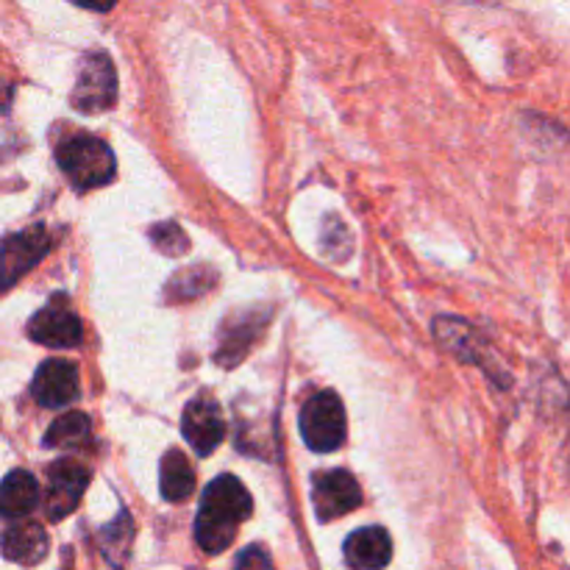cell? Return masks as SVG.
I'll list each match as a JSON object with an SVG mask.
<instances>
[{"mask_svg":"<svg viewBox=\"0 0 570 570\" xmlns=\"http://www.w3.org/2000/svg\"><path fill=\"white\" fill-rule=\"evenodd\" d=\"M254 499L237 476L226 473L209 482L200 495V510L195 518V540L206 554H220L237 538L239 527L250 518Z\"/></svg>","mask_w":570,"mask_h":570,"instance_id":"6da1fadb","label":"cell"},{"mask_svg":"<svg viewBox=\"0 0 570 570\" xmlns=\"http://www.w3.org/2000/svg\"><path fill=\"white\" fill-rule=\"evenodd\" d=\"M56 161H59L61 173H65L67 181L78 193L104 187L117 173V161L109 145L100 137L83 131H76L61 139L59 148H56Z\"/></svg>","mask_w":570,"mask_h":570,"instance_id":"7a4b0ae2","label":"cell"},{"mask_svg":"<svg viewBox=\"0 0 570 570\" xmlns=\"http://www.w3.org/2000/svg\"><path fill=\"white\" fill-rule=\"evenodd\" d=\"M298 429L304 443L317 454L337 451L348 434V417L345 406L334 390H321L304 404L298 417Z\"/></svg>","mask_w":570,"mask_h":570,"instance_id":"3957f363","label":"cell"},{"mask_svg":"<svg viewBox=\"0 0 570 570\" xmlns=\"http://www.w3.org/2000/svg\"><path fill=\"white\" fill-rule=\"evenodd\" d=\"M72 109L81 115H100L117 104V70L106 53H87L78 65L72 87Z\"/></svg>","mask_w":570,"mask_h":570,"instance_id":"277c9868","label":"cell"},{"mask_svg":"<svg viewBox=\"0 0 570 570\" xmlns=\"http://www.w3.org/2000/svg\"><path fill=\"white\" fill-rule=\"evenodd\" d=\"M434 334H438L440 345L449 348L456 360L471 362V365L482 367L493 382H499L501 387H507V371L495 360L493 348L479 337V332H473L465 321H456V317H438L434 321Z\"/></svg>","mask_w":570,"mask_h":570,"instance_id":"5b68a950","label":"cell"},{"mask_svg":"<svg viewBox=\"0 0 570 570\" xmlns=\"http://www.w3.org/2000/svg\"><path fill=\"white\" fill-rule=\"evenodd\" d=\"M28 337L45 348L67 351L81 343V321L65 295H56L28 321Z\"/></svg>","mask_w":570,"mask_h":570,"instance_id":"8992f818","label":"cell"},{"mask_svg":"<svg viewBox=\"0 0 570 570\" xmlns=\"http://www.w3.org/2000/svg\"><path fill=\"white\" fill-rule=\"evenodd\" d=\"M312 504L321 521H334L362 504L360 482L348 471H326L312 479Z\"/></svg>","mask_w":570,"mask_h":570,"instance_id":"52a82bcc","label":"cell"},{"mask_svg":"<svg viewBox=\"0 0 570 570\" xmlns=\"http://www.w3.org/2000/svg\"><path fill=\"white\" fill-rule=\"evenodd\" d=\"M181 432L184 440L195 449V454L200 456H209L212 451L223 443L226 423H223V412L212 395H195V399L184 406Z\"/></svg>","mask_w":570,"mask_h":570,"instance_id":"ba28073f","label":"cell"},{"mask_svg":"<svg viewBox=\"0 0 570 570\" xmlns=\"http://www.w3.org/2000/svg\"><path fill=\"white\" fill-rule=\"evenodd\" d=\"M89 479H92V473L76 460H56L48 468V499H45V510H48L50 521H61V518H67L76 510Z\"/></svg>","mask_w":570,"mask_h":570,"instance_id":"9c48e42d","label":"cell"},{"mask_svg":"<svg viewBox=\"0 0 570 570\" xmlns=\"http://www.w3.org/2000/svg\"><path fill=\"white\" fill-rule=\"evenodd\" d=\"M81 393L78 367L67 360H48L37 367L31 382V395L48 410L72 404Z\"/></svg>","mask_w":570,"mask_h":570,"instance_id":"30bf717a","label":"cell"},{"mask_svg":"<svg viewBox=\"0 0 570 570\" xmlns=\"http://www.w3.org/2000/svg\"><path fill=\"white\" fill-rule=\"evenodd\" d=\"M271 315H265V309L243 312L234 321H228L226 326L220 328V348H217V365L234 367L245 360L254 343L259 340L262 328L267 326Z\"/></svg>","mask_w":570,"mask_h":570,"instance_id":"8fae6325","label":"cell"},{"mask_svg":"<svg viewBox=\"0 0 570 570\" xmlns=\"http://www.w3.org/2000/svg\"><path fill=\"white\" fill-rule=\"evenodd\" d=\"M48 248H50V239H48V232H45V226H33V228H28V232L6 237V243H3V273H6L3 287L9 289L11 284L22 276V273L31 271V267L37 265L45 254H48Z\"/></svg>","mask_w":570,"mask_h":570,"instance_id":"7c38bea8","label":"cell"},{"mask_svg":"<svg viewBox=\"0 0 570 570\" xmlns=\"http://www.w3.org/2000/svg\"><path fill=\"white\" fill-rule=\"evenodd\" d=\"M343 554L351 570H384L393 560V540L387 529L362 527L348 534Z\"/></svg>","mask_w":570,"mask_h":570,"instance_id":"4fadbf2b","label":"cell"},{"mask_svg":"<svg viewBox=\"0 0 570 570\" xmlns=\"http://www.w3.org/2000/svg\"><path fill=\"white\" fill-rule=\"evenodd\" d=\"M48 534L39 523H11L3 534L6 560L20 562V566H37L48 554Z\"/></svg>","mask_w":570,"mask_h":570,"instance_id":"5bb4252c","label":"cell"},{"mask_svg":"<svg viewBox=\"0 0 570 570\" xmlns=\"http://www.w3.org/2000/svg\"><path fill=\"white\" fill-rule=\"evenodd\" d=\"M159 488L161 499L170 501V504L187 501L195 493V471L187 456H184V451H165L159 462Z\"/></svg>","mask_w":570,"mask_h":570,"instance_id":"9a60e30c","label":"cell"},{"mask_svg":"<svg viewBox=\"0 0 570 570\" xmlns=\"http://www.w3.org/2000/svg\"><path fill=\"white\" fill-rule=\"evenodd\" d=\"M39 504V484L28 471H11L0 488V510L6 518H26L28 512L37 510Z\"/></svg>","mask_w":570,"mask_h":570,"instance_id":"2e32d148","label":"cell"},{"mask_svg":"<svg viewBox=\"0 0 570 570\" xmlns=\"http://www.w3.org/2000/svg\"><path fill=\"white\" fill-rule=\"evenodd\" d=\"M217 284V273L209 265H193L187 271L176 273V276L167 282L165 298L167 304H187V301L206 295Z\"/></svg>","mask_w":570,"mask_h":570,"instance_id":"e0dca14e","label":"cell"},{"mask_svg":"<svg viewBox=\"0 0 570 570\" xmlns=\"http://www.w3.org/2000/svg\"><path fill=\"white\" fill-rule=\"evenodd\" d=\"M89 440H92V423L83 412H67V415L56 417L45 434L48 449H83Z\"/></svg>","mask_w":570,"mask_h":570,"instance_id":"ac0fdd59","label":"cell"},{"mask_svg":"<svg viewBox=\"0 0 570 570\" xmlns=\"http://www.w3.org/2000/svg\"><path fill=\"white\" fill-rule=\"evenodd\" d=\"M150 243L165 256H181L189 250V237L178 223H159L150 228Z\"/></svg>","mask_w":570,"mask_h":570,"instance_id":"d6986e66","label":"cell"},{"mask_svg":"<svg viewBox=\"0 0 570 570\" xmlns=\"http://www.w3.org/2000/svg\"><path fill=\"white\" fill-rule=\"evenodd\" d=\"M234 570H273L271 554L262 546H248L245 551H239Z\"/></svg>","mask_w":570,"mask_h":570,"instance_id":"ffe728a7","label":"cell"}]
</instances>
